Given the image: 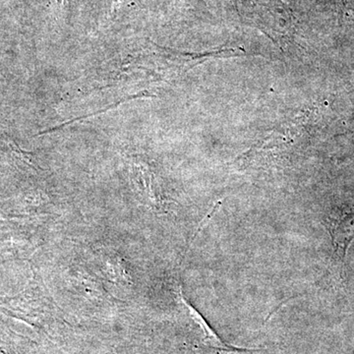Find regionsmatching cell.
Masks as SVG:
<instances>
[{"instance_id":"obj_1","label":"cell","mask_w":354,"mask_h":354,"mask_svg":"<svg viewBox=\"0 0 354 354\" xmlns=\"http://www.w3.org/2000/svg\"><path fill=\"white\" fill-rule=\"evenodd\" d=\"M236 4L243 22L259 29L281 48L292 39L295 17L283 0H236Z\"/></svg>"},{"instance_id":"obj_2","label":"cell","mask_w":354,"mask_h":354,"mask_svg":"<svg viewBox=\"0 0 354 354\" xmlns=\"http://www.w3.org/2000/svg\"><path fill=\"white\" fill-rule=\"evenodd\" d=\"M337 259L344 262L354 241V208L334 212L326 221Z\"/></svg>"},{"instance_id":"obj_3","label":"cell","mask_w":354,"mask_h":354,"mask_svg":"<svg viewBox=\"0 0 354 354\" xmlns=\"http://www.w3.org/2000/svg\"><path fill=\"white\" fill-rule=\"evenodd\" d=\"M62 4H64V2L66 1V0H62Z\"/></svg>"}]
</instances>
